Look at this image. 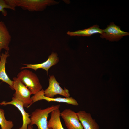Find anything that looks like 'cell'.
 <instances>
[{"label": "cell", "mask_w": 129, "mask_h": 129, "mask_svg": "<svg viewBox=\"0 0 129 129\" xmlns=\"http://www.w3.org/2000/svg\"><path fill=\"white\" fill-rule=\"evenodd\" d=\"M31 97L32 102V104L37 101L44 100L48 102H57L65 103L74 106H78L79 105L77 101L72 97L65 98L59 97L56 98L47 97L45 96L44 90L43 89Z\"/></svg>", "instance_id": "obj_8"}, {"label": "cell", "mask_w": 129, "mask_h": 129, "mask_svg": "<svg viewBox=\"0 0 129 129\" xmlns=\"http://www.w3.org/2000/svg\"></svg>", "instance_id": "obj_19"}, {"label": "cell", "mask_w": 129, "mask_h": 129, "mask_svg": "<svg viewBox=\"0 0 129 129\" xmlns=\"http://www.w3.org/2000/svg\"><path fill=\"white\" fill-rule=\"evenodd\" d=\"M13 79L14 90H15L13 97L21 101L24 107L28 108L32 104L31 92L17 77H14Z\"/></svg>", "instance_id": "obj_4"}, {"label": "cell", "mask_w": 129, "mask_h": 129, "mask_svg": "<svg viewBox=\"0 0 129 129\" xmlns=\"http://www.w3.org/2000/svg\"><path fill=\"white\" fill-rule=\"evenodd\" d=\"M129 35V33L121 30L119 26L112 22L106 29L103 30V32L101 34L100 37L110 41H117L123 36Z\"/></svg>", "instance_id": "obj_7"}, {"label": "cell", "mask_w": 129, "mask_h": 129, "mask_svg": "<svg viewBox=\"0 0 129 129\" xmlns=\"http://www.w3.org/2000/svg\"><path fill=\"white\" fill-rule=\"evenodd\" d=\"M11 37L7 27L0 19V56L2 50L9 51Z\"/></svg>", "instance_id": "obj_12"}, {"label": "cell", "mask_w": 129, "mask_h": 129, "mask_svg": "<svg viewBox=\"0 0 129 129\" xmlns=\"http://www.w3.org/2000/svg\"><path fill=\"white\" fill-rule=\"evenodd\" d=\"M18 74L17 77L28 88L32 94L34 95L42 89L39 79L32 71L23 69Z\"/></svg>", "instance_id": "obj_3"}, {"label": "cell", "mask_w": 129, "mask_h": 129, "mask_svg": "<svg viewBox=\"0 0 129 129\" xmlns=\"http://www.w3.org/2000/svg\"><path fill=\"white\" fill-rule=\"evenodd\" d=\"M103 32V30L100 29L98 25H95L84 29L73 32L68 31L67 34L70 36H90L95 34H101Z\"/></svg>", "instance_id": "obj_14"}, {"label": "cell", "mask_w": 129, "mask_h": 129, "mask_svg": "<svg viewBox=\"0 0 129 129\" xmlns=\"http://www.w3.org/2000/svg\"><path fill=\"white\" fill-rule=\"evenodd\" d=\"M15 11L16 7H20L31 12L42 11L47 6L58 4L59 2L53 0H6Z\"/></svg>", "instance_id": "obj_1"}, {"label": "cell", "mask_w": 129, "mask_h": 129, "mask_svg": "<svg viewBox=\"0 0 129 129\" xmlns=\"http://www.w3.org/2000/svg\"><path fill=\"white\" fill-rule=\"evenodd\" d=\"M9 51H5L4 53H1L0 56V80L7 84L10 88L14 90L13 81L10 79L5 70V65L7 58L10 56Z\"/></svg>", "instance_id": "obj_13"}, {"label": "cell", "mask_w": 129, "mask_h": 129, "mask_svg": "<svg viewBox=\"0 0 129 129\" xmlns=\"http://www.w3.org/2000/svg\"><path fill=\"white\" fill-rule=\"evenodd\" d=\"M5 9L14 10L8 4L6 0H0V12L5 16H7L8 13Z\"/></svg>", "instance_id": "obj_17"}, {"label": "cell", "mask_w": 129, "mask_h": 129, "mask_svg": "<svg viewBox=\"0 0 129 129\" xmlns=\"http://www.w3.org/2000/svg\"><path fill=\"white\" fill-rule=\"evenodd\" d=\"M83 129H100L99 126L91 114L83 110L77 113Z\"/></svg>", "instance_id": "obj_11"}, {"label": "cell", "mask_w": 129, "mask_h": 129, "mask_svg": "<svg viewBox=\"0 0 129 129\" xmlns=\"http://www.w3.org/2000/svg\"><path fill=\"white\" fill-rule=\"evenodd\" d=\"M59 59L58 55L56 52H52L46 61L42 63L35 64H22L26 66L21 67L20 69L23 70L26 68H30L35 71L39 69L45 70L48 74V71L50 68L52 66L56 64L59 62Z\"/></svg>", "instance_id": "obj_9"}, {"label": "cell", "mask_w": 129, "mask_h": 129, "mask_svg": "<svg viewBox=\"0 0 129 129\" xmlns=\"http://www.w3.org/2000/svg\"><path fill=\"white\" fill-rule=\"evenodd\" d=\"M0 125L1 129H12L14 126L12 121L6 119L4 111L1 108L0 109Z\"/></svg>", "instance_id": "obj_16"}, {"label": "cell", "mask_w": 129, "mask_h": 129, "mask_svg": "<svg viewBox=\"0 0 129 129\" xmlns=\"http://www.w3.org/2000/svg\"><path fill=\"white\" fill-rule=\"evenodd\" d=\"M61 117L68 129H83L77 113L66 109L60 113Z\"/></svg>", "instance_id": "obj_6"}, {"label": "cell", "mask_w": 129, "mask_h": 129, "mask_svg": "<svg viewBox=\"0 0 129 129\" xmlns=\"http://www.w3.org/2000/svg\"><path fill=\"white\" fill-rule=\"evenodd\" d=\"M60 113L59 109L54 110L51 113L50 118L48 123L49 128L52 129H64L61 122Z\"/></svg>", "instance_id": "obj_15"}, {"label": "cell", "mask_w": 129, "mask_h": 129, "mask_svg": "<svg viewBox=\"0 0 129 129\" xmlns=\"http://www.w3.org/2000/svg\"><path fill=\"white\" fill-rule=\"evenodd\" d=\"M60 105H52L44 109L37 108L32 112L30 115L31 126L36 125L38 129H52L48 126L47 118L48 115L54 110L59 109Z\"/></svg>", "instance_id": "obj_2"}, {"label": "cell", "mask_w": 129, "mask_h": 129, "mask_svg": "<svg viewBox=\"0 0 129 129\" xmlns=\"http://www.w3.org/2000/svg\"><path fill=\"white\" fill-rule=\"evenodd\" d=\"M48 81V86L44 90V95L46 97L53 98L55 96L58 94L65 97H70L69 90L65 88L64 89H62L54 75L50 76Z\"/></svg>", "instance_id": "obj_5"}, {"label": "cell", "mask_w": 129, "mask_h": 129, "mask_svg": "<svg viewBox=\"0 0 129 129\" xmlns=\"http://www.w3.org/2000/svg\"><path fill=\"white\" fill-rule=\"evenodd\" d=\"M33 126L29 124L28 125L27 129H33Z\"/></svg>", "instance_id": "obj_18"}, {"label": "cell", "mask_w": 129, "mask_h": 129, "mask_svg": "<svg viewBox=\"0 0 129 129\" xmlns=\"http://www.w3.org/2000/svg\"><path fill=\"white\" fill-rule=\"evenodd\" d=\"M11 101L9 102L3 101L0 103V105L6 106L11 105L16 107L21 112L22 117L23 124L19 129H27L28 126L30 122V115L25 111L24 108L23 104L21 101L13 97Z\"/></svg>", "instance_id": "obj_10"}]
</instances>
